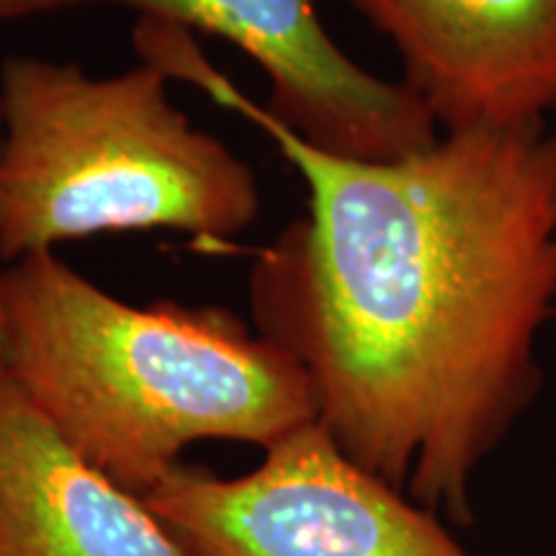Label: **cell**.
Wrapping results in <instances>:
<instances>
[{"label": "cell", "instance_id": "3", "mask_svg": "<svg viewBox=\"0 0 556 556\" xmlns=\"http://www.w3.org/2000/svg\"><path fill=\"white\" fill-rule=\"evenodd\" d=\"M152 62L88 75L11 54L0 65V261L129 229L225 242L258 219L245 160L168 99Z\"/></svg>", "mask_w": 556, "mask_h": 556}, {"label": "cell", "instance_id": "4", "mask_svg": "<svg viewBox=\"0 0 556 556\" xmlns=\"http://www.w3.org/2000/svg\"><path fill=\"white\" fill-rule=\"evenodd\" d=\"M144 503L189 556H475L317 420L266 448L248 475L180 462Z\"/></svg>", "mask_w": 556, "mask_h": 556}, {"label": "cell", "instance_id": "8", "mask_svg": "<svg viewBox=\"0 0 556 556\" xmlns=\"http://www.w3.org/2000/svg\"><path fill=\"white\" fill-rule=\"evenodd\" d=\"M0 144H3V122H0ZM0 377H5V315H3V270H0Z\"/></svg>", "mask_w": 556, "mask_h": 556}, {"label": "cell", "instance_id": "5", "mask_svg": "<svg viewBox=\"0 0 556 556\" xmlns=\"http://www.w3.org/2000/svg\"><path fill=\"white\" fill-rule=\"evenodd\" d=\"M88 5L129 9L235 45L266 75L268 114L332 155L400 160L441 139L405 83L379 78L340 50L317 0H0V24Z\"/></svg>", "mask_w": 556, "mask_h": 556}, {"label": "cell", "instance_id": "7", "mask_svg": "<svg viewBox=\"0 0 556 556\" xmlns=\"http://www.w3.org/2000/svg\"><path fill=\"white\" fill-rule=\"evenodd\" d=\"M0 554L189 556L144 497L86 462L0 377Z\"/></svg>", "mask_w": 556, "mask_h": 556}, {"label": "cell", "instance_id": "2", "mask_svg": "<svg viewBox=\"0 0 556 556\" xmlns=\"http://www.w3.org/2000/svg\"><path fill=\"white\" fill-rule=\"evenodd\" d=\"M5 377L86 462L144 497L199 441L270 448L317 420L291 353L225 307L129 304L58 253L3 270Z\"/></svg>", "mask_w": 556, "mask_h": 556}, {"label": "cell", "instance_id": "10", "mask_svg": "<svg viewBox=\"0 0 556 556\" xmlns=\"http://www.w3.org/2000/svg\"><path fill=\"white\" fill-rule=\"evenodd\" d=\"M0 556H3V554H0Z\"/></svg>", "mask_w": 556, "mask_h": 556}, {"label": "cell", "instance_id": "9", "mask_svg": "<svg viewBox=\"0 0 556 556\" xmlns=\"http://www.w3.org/2000/svg\"><path fill=\"white\" fill-rule=\"evenodd\" d=\"M554 114H556V111H554ZM554 129H556V124H554Z\"/></svg>", "mask_w": 556, "mask_h": 556}, {"label": "cell", "instance_id": "1", "mask_svg": "<svg viewBox=\"0 0 556 556\" xmlns=\"http://www.w3.org/2000/svg\"><path fill=\"white\" fill-rule=\"evenodd\" d=\"M135 50L261 129L307 186L250 268V312L315 392L348 458L454 526L482 464L539 400L556 309V129H469L400 160L304 142L204 58L137 18Z\"/></svg>", "mask_w": 556, "mask_h": 556}, {"label": "cell", "instance_id": "6", "mask_svg": "<svg viewBox=\"0 0 556 556\" xmlns=\"http://www.w3.org/2000/svg\"><path fill=\"white\" fill-rule=\"evenodd\" d=\"M392 41L402 83L446 135L556 111V0H348Z\"/></svg>", "mask_w": 556, "mask_h": 556}]
</instances>
